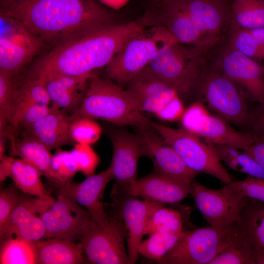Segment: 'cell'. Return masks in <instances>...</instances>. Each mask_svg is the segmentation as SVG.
<instances>
[{
	"label": "cell",
	"mask_w": 264,
	"mask_h": 264,
	"mask_svg": "<svg viewBox=\"0 0 264 264\" xmlns=\"http://www.w3.org/2000/svg\"><path fill=\"white\" fill-rule=\"evenodd\" d=\"M126 87L142 112L151 113L163 121H174L180 119L185 110L184 102L175 88L146 68Z\"/></svg>",
	"instance_id": "obj_9"
},
{
	"label": "cell",
	"mask_w": 264,
	"mask_h": 264,
	"mask_svg": "<svg viewBox=\"0 0 264 264\" xmlns=\"http://www.w3.org/2000/svg\"><path fill=\"white\" fill-rule=\"evenodd\" d=\"M113 179L109 167L98 174H94L80 183L71 181L56 186L57 193L66 194L90 213L92 218L104 227L109 224L110 217L103 204L105 189Z\"/></svg>",
	"instance_id": "obj_19"
},
{
	"label": "cell",
	"mask_w": 264,
	"mask_h": 264,
	"mask_svg": "<svg viewBox=\"0 0 264 264\" xmlns=\"http://www.w3.org/2000/svg\"><path fill=\"white\" fill-rule=\"evenodd\" d=\"M144 28L137 20L71 38L42 57L29 76L41 79L57 74H92L106 67L126 42Z\"/></svg>",
	"instance_id": "obj_2"
},
{
	"label": "cell",
	"mask_w": 264,
	"mask_h": 264,
	"mask_svg": "<svg viewBox=\"0 0 264 264\" xmlns=\"http://www.w3.org/2000/svg\"><path fill=\"white\" fill-rule=\"evenodd\" d=\"M35 242L18 237L1 241L0 264H37Z\"/></svg>",
	"instance_id": "obj_31"
},
{
	"label": "cell",
	"mask_w": 264,
	"mask_h": 264,
	"mask_svg": "<svg viewBox=\"0 0 264 264\" xmlns=\"http://www.w3.org/2000/svg\"><path fill=\"white\" fill-rule=\"evenodd\" d=\"M51 102L44 83L28 76L20 85L16 84L14 96V111L10 126L6 130L16 136L19 122L25 111L35 104L49 105Z\"/></svg>",
	"instance_id": "obj_28"
},
{
	"label": "cell",
	"mask_w": 264,
	"mask_h": 264,
	"mask_svg": "<svg viewBox=\"0 0 264 264\" xmlns=\"http://www.w3.org/2000/svg\"><path fill=\"white\" fill-rule=\"evenodd\" d=\"M20 194L12 186L3 188L0 191V238L5 235L11 215L18 204Z\"/></svg>",
	"instance_id": "obj_40"
},
{
	"label": "cell",
	"mask_w": 264,
	"mask_h": 264,
	"mask_svg": "<svg viewBox=\"0 0 264 264\" xmlns=\"http://www.w3.org/2000/svg\"><path fill=\"white\" fill-rule=\"evenodd\" d=\"M106 132L113 148L111 170L114 186L121 187L134 182L137 179V164L144 156L138 135L122 128H108Z\"/></svg>",
	"instance_id": "obj_18"
},
{
	"label": "cell",
	"mask_w": 264,
	"mask_h": 264,
	"mask_svg": "<svg viewBox=\"0 0 264 264\" xmlns=\"http://www.w3.org/2000/svg\"><path fill=\"white\" fill-rule=\"evenodd\" d=\"M110 217L107 227L91 217L79 237L83 252L92 264H129L125 247L124 223L121 218Z\"/></svg>",
	"instance_id": "obj_10"
},
{
	"label": "cell",
	"mask_w": 264,
	"mask_h": 264,
	"mask_svg": "<svg viewBox=\"0 0 264 264\" xmlns=\"http://www.w3.org/2000/svg\"><path fill=\"white\" fill-rule=\"evenodd\" d=\"M224 192L240 198H246L264 203V179L248 176L232 181L221 189Z\"/></svg>",
	"instance_id": "obj_39"
},
{
	"label": "cell",
	"mask_w": 264,
	"mask_h": 264,
	"mask_svg": "<svg viewBox=\"0 0 264 264\" xmlns=\"http://www.w3.org/2000/svg\"><path fill=\"white\" fill-rule=\"evenodd\" d=\"M42 173L21 158L10 156L5 168V177H10L24 194L47 200H54L41 179Z\"/></svg>",
	"instance_id": "obj_25"
},
{
	"label": "cell",
	"mask_w": 264,
	"mask_h": 264,
	"mask_svg": "<svg viewBox=\"0 0 264 264\" xmlns=\"http://www.w3.org/2000/svg\"><path fill=\"white\" fill-rule=\"evenodd\" d=\"M238 223L249 242L255 264H264V203L249 199Z\"/></svg>",
	"instance_id": "obj_24"
},
{
	"label": "cell",
	"mask_w": 264,
	"mask_h": 264,
	"mask_svg": "<svg viewBox=\"0 0 264 264\" xmlns=\"http://www.w3.org/2000/svg\"><path fill=\"white\" fill-rule=\"evenodd\" d=\"M9 0H0V2L5 1Z\"/></svg>",
	"instance_id": "obj_47"
},
{
	"label": "cell",
	"mask_w": 264,
	"mask_h": 264,
	"mask_svg": "<svg viewBox=\"0 0 264 264\" xmlns=\"http://www.w3.org/2000/svg\"><path fill=\"white\" fill-rule=\"evenodd\" d=\"M73 119L87 117L106 121L118 127L150 125V120L139 110L130 93L111 79L95 73L88 81Z\"/></svg>",
	"instance_id": "obj_4"
},
{
	"label": "cell",
	"mask_w": 264,
	"mask_h": 264,
	"mask_svg": "<svg viewBox=\"0 0 264 264\" xmlns=\"http://www.w3.org/2000/svg\"><path fill=\"white\" fill-rule=\"evenodd\" d=\"M183 231V220L180 212L164 207L162 204L149 216L144 234L149 236L156 232L180 233Z\"/></svg>",
	"instance_id": "obj_32"
},
{
	"label": "cell",
	"mask_w": 264,
	"mask_h": 264,
	"mask_svg": "<svg viewBox=\"0 0 264 264\" xmlns=\"http://www.w3.org/2000/svg\"><path fill=\"white\" fill-rule=\"evenodd\" d=\"M121 199V217L127 233L128 256L129 264H135L138 255V249L144 235L148 219L152 212L162 203L146 200L141 201L134 197L114 199Z\"/></svg>",
	"instance_id": "obj_21"
},
{
	"label": "cell",
	"mask_w": 264,
	"mask_h": 264,
	"mask_svg": "<svg viewBox=\"0 0 264 264\" xmlns=\"http://www.w3.org/2000/svg\"><path fill=\"white\" fill-rule=\"evenodd\" d=\"M56 106L35 104L29 107L23 113L18 126L23 128L24 130L28 129L33 124L45 117L51 113L55 108Z\"/></svg>",
	"instance_id": "obj_42"
},
{
	"label": "cell",
	"mask_w": 264,
	"mask_h": 264,
	"mask_svg": "<svg viewBox=\"0 0 264 264\" xmlns=\"http://www.w3.org/2000/svg\"><path fill=\"white\" fill-rule=\"evenodd\" d=\"M173 41L164 45L145 68L178 93L183 102L198 100L201 79L215 60L214 53Z\"/></svg>",
	"instance_id": "obj_3"
},
{
	"label": "cell",
	"mask_w": 264,
	"mask_h": 264,
	"mask_svg": "<svg viewBox=\"0 0 264 264\" xmlns=\"http://www.w3.org/2000/svg\"><path fill=\"white\" fill-rule=\"evenodd\" d=\"M250 133L264 139V103L257 104L251 109Z\"/></svg>",
	"instance_id": "obj_43"
},
{
	"label": "cell",
	"mask_w": 264,
	"mask_h": 264,
	"mask_svg": "<svg viewBox=\"0 0 264 264\" xmlns=\"http://www.w3.org/2000/svg\"><path fill=\"white\" fill-rule=\"evenodd\" d=\"M14 76L0 70V132L11 125L14 111Z\"/></svg>",
	"instance_id": "obj_35"
},
{
	"label": "cell",
	"mask_w": 264,
	"mask_h": 264,
	"mask_svg": "<svg viewBox=\"0 0 264 264\" xmlns=\"http://www.w3.org/2000/svg\"><path fill=\"white\" fill-rule=\"evenodd\" d=\"M153 127L178 154L185 164L197 173L211 175L227 184L232 181L211 145L182 128L173 129L150 121Z\"/></svg>",
	"instance_id": "obj_8"
},
{
	"label": "cell",
	"mask_w": 264,
	"mask_h": 264,
	"mask_svg": "<svg viewBox=\"0 0 264 264\" xmlns=\"http://www.w3.org/2000/svg\"><path fill=\"white\" fill-rule=\"evenodd\" d=\"M0 15L17 20L55 46L117 24L97 0H9L0 2Z\"/></svg>",
	"instance_id": "obj_1"
},
{
	"label": "cell",
	"mask_w": 264,
	"mask_h": 264,
	"mask_svg": "<svg viewBox=\"0 0 264 264\" xmlns=\"http://www.w3.org/2000/svg\"><path fill=\"white\" fill-rule=\"evenodd\" d=\"M250 30L264 49V27Z\"/></svg>",
	"instance_id": "obj_45"
},
{
	"label": "cell",
	"mask_w": 264,
	"mask_h": 264,
	"mask_svg": "<svg viewBox=\"0 0 264 264\" xmlns=\"http://www.w3.org/2000/svg\"><path fill=\"white\" fill-rule=\"evenodd\" d=\"M238 222L224 228L212 225L183 231L176 245L161 260L162 264H209L239 235Z\"/></svg>",
	"instance_id": "obj_7"
},
{
	"label": "cell",
	"mask_w": 264,
	"mask_h": 264,
	"mask_svg": "<svg viewBox=\"0 0 264 264\" xmlns=\"http://www.w3.org/2000/svg\"><path fill=\"white\" fill-rule=\"evenodd\" d=\"M209 144L220 160L224 161L231 169L249 176L264 179L263 168L243 150L241 151L240 149L225 145Z\"/></svg>",
	"instance_id": "obj_30"
},
{
	"label": "cell",
	"mask_w": 264,
	"mask_h": 264,
	"mask_svg": "<svg viewBox=\"0 0 264 264\" xmlns=\"http://www.w3.org/2000/svg\"><path fill=\"white\" fill-rule=\"evenodd\" d=\"M183 232L180 233L156 232L152 234L148 239L141 241L138 249V254L157 262L176 245Z\"/></svg>",
	"instance_id": "obj_33"
},
{
	"label": "cell",
	"mask_w": 264,
	"mask_h": 264,
	"mask_svg": "<svg viewBox=\"0 0 264 264\" xmlns=\"http://www.w3.org/2000/svg\"><path fill=\"white\" fill-rule=\"evenodd\" d=\"M203 99L219 116L241 131L250 133L251 109L249 100L239 87L221 72L215 62L201 80L198 100Z\"/></svg>",
	"instance_id": "obj_6"
},
{
	"label": "cell",
	"mask_w": 264,
	"mask_h": 264,
	"mask_svg": "<svg viewBox=\"0 0 264 264\" xmlns=\"http://www.w3.org/2000/svg\"><path fill=\"white\" fill-rule=\"evenodd\" d=\"M193 184L155 171L132 183L121 187L114 186L111 197L117 199L138 196L162 204H173L180 202L192 194Z\"/></svg>",
	"instance_id": "obj_15"
},
{
	"label": "cell",
	"mask_w": 264,
	"mask_h": 264,
	"mask_svg": "<svg viewBox=\"0 0 264 264\" xmlns=\"http://www.w3.org/2000/svg\"><path fill=\"white\" fill-rule=\"evenodd\" d=\"M51 170L55 187L72 181L75 175L79 172L77 164L70 151L61 148L56 149L52 154Z\"/></svg>",
	"instance_id": "obj_36"
},
{
	"label": "cell",
	"mask_w": 264,
	"mask_h": 264,
	"mask_svg": "<svg viewBox=\"0 0 264 264\" xmlns=\"http://www.w3.org/2000/svg\"><path fill=\"white\" fill-rule=\"evenodd\" d=\"M55 200H47L37 197L22 196L11 217L7 230L0 242L6 238L18 237L36 242L44 239L45 229L40 214Z\"/></svg>",
	"instance_id": "obj_20"
},
{
	"label": "cell",
	"mask_w": 264,
	"mask_h": 264,
	"mask_svg": "<svg viewBox=\"0 0 264 264\" xmlns=\"http://www.w3.org/2000/svg\"><path fill=\"white\" fill-rule=\"evenodd\" d=\"M209 264H255L251 248L241 229L237 237Z\"/></svg>",
	"instance_id": "obj_34"
},
{
	"label": "cell",
	"mask_w": 264,
	"mask_h": 264,
	"mask_svg": "<svg viewBox=\"0 0 264 264\" xmlns=\"http://www.w3.org/2000/svg\"><path fill=\"white\" fill-rule=\"evenodd\" d=\"M10 156H18L36 168L51 183L53 176L51 170L52 154L43 143L33 136L23 132L22 137L10 141Z\"/></svg>",
	"instance_id": "obj_27"
},
{
	"label": "cell",
	"mask_w": 264,
	"mask_h": 264,
	"mask_svg": "<svg viewBox=\"0 0 264 264\" xmlns=\"http://www.w3.org/2000/svg\"><path fill=\"white\" fill-rule=\"evenodd\" d=\"M0 20V70L15 76L44 43L17 20L1 15Z\"/></svg>",
	"instance_id": "obj_13"
},
{
	"label": "cell",
	"mask_w": 264,
	"mask_h": 264,
	"mask_svg": "<svg viewBox=\"0 0 264 264\" xmlns=\"http://www.w3.org/2000/svg\"><path fill=\"white\" fill-rule=\"evenodd\" d=\"M72 121L71 113L56 106L51 113L23 132L33 136L51 150L75 144L70 134Z\"/></svg>",
	"instance_id": "obj_23"
},
{
	"label": "cell",
	"mask_w": 264,
	"mask_h": 264,
	"mask_svg": "<svg viewBox=\"0 0 264 264\" xmlns=\"http://www.w3.org/2000/svg\"><path fill=\"white\" fill-rule=\"evenodd\" d=\"M45 229L44 239L71 242L79 237L91 218L90 213L71 197L57 193V199L40 214Z\"/></svg>",
	"instance_id": "obj_14"
},
{
	"label": "cell",
	"mask_w": 264,
	"mask_h": 264,
	"mask_svg": "<svg viewBox=\"0 0 264 264\" xmlns=\"http://www.w3.org/2000/svg\"><path fill=\"white\" fill-rule=\"evenodd\" d=\"M242 150L251 156L264 170V138L256 137L253 142Z\"/></svg>",
	"instance_id": "obj_44"
},
{
	"label": "cell",
	"mask_w": 264,
	"mask_h": 264,
	"mask_svg": "<svg viewBox=\"0 0 264 264\" xmlns=\"http://www.w3.org/2000/svg\"><path fill=\"white\" fill-rule=\"evenodd\" d=\"M182 128L207 143L225 145L243 150L256 137L251 133L238 131L219 115L211 114L201 101L192 103L180 118Z\"/></svg>",
	"instance_id": "obj_11"
},
{
	"label": "cell",
	"mask_w": 264,
	"mask_h": 264,
	"mask_svg": "<svg viewBox=\"0 0 264 264\" xmlns=\"http://www.w3.org/2000/svg\"><path fill=\"white\" fill-rule=\"evenodd\" d=\"M192 196L196 206L210 225L224 228L239 221L249 199L233 196L222 189H209L194 181Z\"/></svg>",
	"instance_id": "obj_16"
},
{
	"label": "cell",
	"mask_w": 264,
	"mask_h": 264,
	"mask_svg": "<svg viewBox=\"0 0 264 264\" xmlns=\"http://www.w3.org/2000/svg\"><path fill=\"white\" fill-rule=\"evenodd\" d=\"M103 4L112 7H119L127 0H99Z\"/></svg>",
	"instance_id": "obj_46"
},
{
	"label": "cell",
	"mask_w": 264,
	"mask_h": 264,
	"mask_svg": "<svg viewBox=\"0 0 264 264\" xmlns=\"http://www.w3.org/2000/svg\"><path fill=\"white\" fill-rule=\"evenodd\" d=\"M102 132L99 124L89 118L73 119L70 126V136L74 143L91 145L98 141Z\"/></svg>",
	"instance_id": "obj_38"
},
{
	"label": "cell",
	"mask_w": 264,
	"mask_h": 264,
	"mask_svg": "<svg viewBox=\"0 0 264 264\" xmlns=\"http://www.w3.org/2000/svg\"><path fill=\"white\" fill-rule=\"evenodd\" d=\"M137 128L144 156L153 161L155 172L170 177L193 183L198 173L190 169L176 152L150 125Z\"/></svg>",
	"instance_id": "obj_17"
},
{
	"label": "cell",
	"mask_w": 264,
	"mask_h": 264,
	"mask_svg": "<svg viewBox=\"0 0 264 264\" xmlns=\"http://www.w3.org/2000/svg\"><path fill=\"white\" fill-rule=\"evenodd\" d=\"M232 27L252 30L264 27V0H233Z\"/></svg>",
	"instance_id": "obj_29"
},
{
	"label": "cell",
	"mask_w": 264,
	"mask_h": 264,
	"mask_svg": "<svg viewBox=\"0 0 264 264\" xmlns=\"http://www.w3.org/2000/svg\"><path fill=\"white\" fill-rule=\"evenodd\" d=\"M227 42L236 50L251 58H264V49L250 30L231 27Z\"/></svg>",
	"instance_id": "obj_37"
},
{
	"label": "cell",
	"mask_w": 264,
	"mask_h": 264,
	"mask_svg": "<svg viewBox=\"0 0 264 264\" xmlns=\"http://www.w3.org/2000/svg\"><path fill=\"white\" fill-rule=\"evenodd\" d=\"M38 264H78L84 262L81 243L58 239L47 238L35 242Z\"/></svg>",
	"instance_id": "obj_26"
},
{
	"label": "cell",
	"mask_w": 264,
	"mask_h": 264,
	"mask_svg": "<svg viewBox=\"0 0 264 264\" xmlns=\"http://www.w3.org/2000/svg\"><path fill=\"white\" fill-rule=\"evenodd\" d=\"M94 73L82 76L57 74L37 79L44 83L52 104L72 114L79 107Z\"/></svg>",
	"instance_id": "obj_22"
},
{
	"label": "cell",
	"mask_w": 264,
	"mask_h": 264,
	"mask_svg": "<svg viewBox=\"0 0 264 264\" xmlns=\"http://www.w3.org/2000/svg\"><path fill=\"white\" fill-rule=\"evenodd\" d=\"M70 152L77 164L79 172L87 177L95 174L100 159L90 145L75 143Z\"/></svg>",
	"instance_id": "obj_41"
},
{
	"label": "cell",
	"mask_w": 264,
	"mask_h": 264,
	"mask_svg": "<svg viewBox=\"0 0 264 264\" xmlns=\"http://www.w3.org/2000/svg\"><path fill=\"white\" fill-rule=\"evenodd\" d=\"M215 63L249 101L264 103V66L234 48L227 42L218 50Z\"/></svg>",
	"instance_id": "obj_12"
},
{
	"label": "cell",
	"mask_w": 264,
	"mask_h": 264,
	"mask_svg": "<svg viewBox=\"0 0 264 264\" xmlns=\"http://www.w3.org/2000/svg\"><path fill=\"white\" fill-rule=\"evenodd\" d=\"M148 28H144L126 42L106 67L108 78L122 87L126 86L149 65L164 45L176 40L162 27Z\"/></svg>",
	"instance_id": "obj_5"
}]
</instances>
